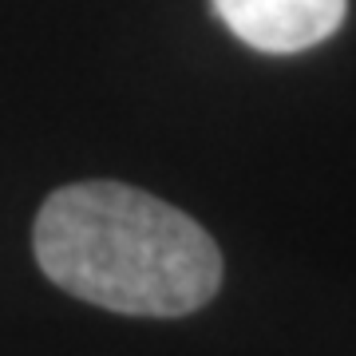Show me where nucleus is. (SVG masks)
I'll use <instances>...</instances> for the list:
<instances>
[{
    "label": "nucleus",
    "mask_w": 356,
    "mask_h": 356,
    "mask_svg": "<svg viewBox=\"0 0 356 356\" xmlns=\"http://www.w3.org/2000/svg\"><path fill=\"white\" fill-rule=\"evenodd\" d=\"M36 261L60 289L127 317H186L222 285L194 218L127 182H72L36 214Z\"/></svg>",
    "instance_id": "nucleus-1"
},
{
    "label": "nucleus",
    "mask_w": 356,
    "mask_h": 356,
    "mask_svg": "<svg viewBox=\"0 0 356 356\" xmlns=\"http://www.w3.org/2000/svg\"><path fill=\"white\" fill-rule=\"evenodd\" d=\"M234 36L269 56L317 48L344 24L348 0H210Z\"/></svg>",
    "instance_id": "nucleus-2"
}]
</instances>
